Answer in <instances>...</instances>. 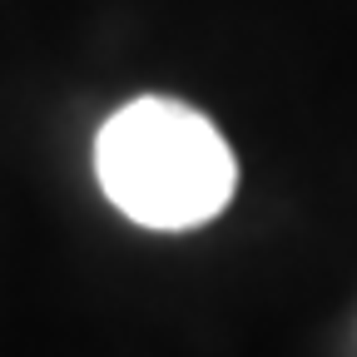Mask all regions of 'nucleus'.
Wrapping results in <instances>:
<instances>
[{
  "label": "nucleus",
  "instance_id": "1",
  "mask_svg": "<svg viewBox=\"0 0 357 357\" xmlns=\"http://www.w3.org/2000/svg\"><path fill=\"white\" fill-rule=\"evenodd\" d=\"M105 199L139 229L184 234L218 218L238 189L229 139L184 100L144 95L114 109L95 139Z\"/></svg>",
  "mask_w": 357,
  "mask_h": 357
}]
</instances>
